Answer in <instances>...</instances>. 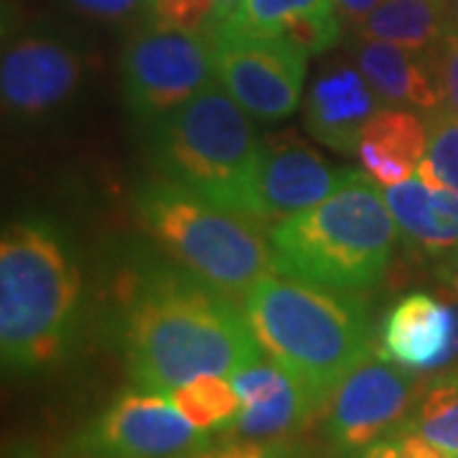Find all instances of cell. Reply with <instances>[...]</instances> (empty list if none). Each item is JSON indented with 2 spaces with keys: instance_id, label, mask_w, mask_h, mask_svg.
Segmentation results:
<instances>
[{
  "instance_id": "1",
  "label": "cell",
  "mask_w": 458,
  "mask_h": 458,
  "mask_svg": "<svg viewBox=\"0 0 458 458\" xmlns=\"http://www.w3.org/2000/svg\"><path fill=\"white\" fill-rule=\"evenodd\" d=\"M120 339L132 382L148 393L171 394L201 375L232 377L262 360L245 311L232 298L171 270L138 285Z\"/></svg>"
},
{
  "instance_id": "2",
  "label": "cell",
  "mask_w": 458,
  "mask_h": 458,
  "mask_svg": "<svg viewBox=\"0 0 458 458\" xmlns=\"http://www.w3.org/2000/svg\"><path fill=\"white\" fill-rule=\"evenodd\" d=\"M242 311L262 352L321 403L372 352L367 311L349 291L276 273L250 288Z\"/></svg>"
},
{
  "instance_id": "3",
  "label": "cell",
  "mask_w": 458,
  "mask_h": 458,
  "mask_svg": "<svg viewBox=\"0 0 458 458\" xmlns=\"http://www.w3.org/2000/svg\"><path fill=\"white\" fill-rule=\"evenodd\" d=\"M397 222L369 174H352L328 199L273 225L267 240L278 276L361 291L393 258Z\"/></svg>"
},
{
  "instance_id": "4",
  "label": "cell",
  "mask_w": 458,
  "mask_h": 458,
  "mask_svg": "<svg viewBox=\"0 0 458 458\" xmlns=\"http://www.w3.org/2000/svg\"><path fill=\"white\" fill-rule=\"evenodd\" d=\"M80 273L59 234L41 222L5 229L0 242V354L5 372H33L64 352Z\"/></svg>"
},
{
  "instance_id": "5",
  "label": "cell",
  "mask_w": 458,
  "mask_h": 458,
  "mask_svg": "<svg viewBox=\"0 0 458 458\" xmlns=\"http://www.w3.org/2000/svg\"><path fill=\"white\" fill-rule=\"evenodd\" d=\"M260 150L250 114L216 84L153 123L150 156L158 174L232 212L245 214Z\"/></svg>"
},
{
  "instance_id": "6",
  "label": "cell",
  "mask_w": 458,
  "mask_h": 458,
  "mask_svg": "<svg viewBox=\"0 0 458 458\" xmlns=\"http://www.w3.org/2000/svg\"><path fill=\"white\" fill-rule=\"evenodd\" d=\"M138 212L153 240L183 273L227 298L247 295L273 270L270 240L255 219L216 207L171 181L143 186Z\"/></svg>"
},
{
  "instance_id": "7",
  "label": "cell",
  "mask_w": 458,
  "mask_h": 458,
  "mask_svg": "<svg viewBox=\"0 0 458 458\" xmlns=\"http://www.w3.org/2000/svg\"><path fill=\"white\" fill-rule=\"evenodd\" d=\"M216 80L212 33L148 23L123 51V92L131 113L156 123Z\"/></svg>"
},
{
  "instance_id": "8",
  "label": "cell",
  "mask_w": 458,
  "mask_h": 458,
  "mask_svg": "<svg viewBox=\"0 0 458 458\" xmlns=\"http://www.w3.org/2000/svg\"><path fill=\"white\" fill-rule=\"evenodd\" d=\"M216 82L250 117L278 123L298 110L309 51L278 33H255L219 23L212 31Z\"/></svg>"
},
{
  "instance_id": "9",
  "label": "cell",
  "mask_w": 458,
  "mask_h": 458,
  "mask_svg": "<svg viewBox=\"0 0 458 458\" xmlns=\"http://www.w3.org/2000/svg\"><path fill=\"white\" fill-rule=\"evenodd\" d=\"M418 397L420 382L412 369L369 352L328 394L324 436L331 454L349 458L394 436L408 423Z\"/></svg>"
},
{
  "instance_id": "10",
  "label": "cell",
  "mask_w": 458,
  "mask_h": 458,
  "mask_svg": "<svg viewBox=\"0 0 458 458\" xmlns=\"http://www.w3.org/2000/svg\"><path fill=\"white\" fill-rule=\"evenodd\" d=\"M212 448L209 430L197 428L168 394L117 397L80 436V451L95 458H194Z\"/></svg>"
},
{
  "instance_id": "11",
  "label": "cell",
  "mask_w": 458,
  "mask_h": 458,
  "mask_svg": "<svg viewBox=\"0 0 458 458\" xmlns=\"http://www.w3.org/2000/svg\"><path fill=\"white\" fill-rule=\"evenodd\" d=\"M354 171H336L321 153L295 138L262 143L255 176L247 189L245 214L255 222H280L306 212L344 186Z\"/></svg>"
},
{
  "instance_id": "12",
  "label": "cell",
  "mask_w": 458,
  "mask_h": 458,
  "mask_svg": "<svg viewBox=\"0 0 458 458\" xmlns=\"http://www.w3.org/2000/svg\"><path fill=\"white\" fill-rule=\"evenodd\" d=\"M82 82L77 51L51 36H26L3 51V107L18 117H41L64 107Z\"/></svg>"
},
{
  "instance_id": "13",
  "label": "cell",
  "mask_w": 458,
  "mask_h": 458,
  "mask_svg": "<svg viewBox=\"0 0 458 458\" xmlns=\"http://www.w3.org/2000/svg\"><path fill=\"white\" fill-rule=\"evenodd\" d=\"M379 354L412 372H438L458 360V306L428 293L397 301L382 327Z\"/></svg>"
},
{
  "instance_id": "14",
  "label": "cell",
  "mask_w": 458,
  "mask_h": 458,
  "mask_svg": "<svg viewBox=\"0 0 458 458\" xmlns=\"http://www.w3.org/2000/svg\"><path fill=\"white\" fill-rule=\"evenodd\" d=\"M385 102L364 80L360 66L328 64L313 80L303 102L306 131L344 156H357L360 135Z\"/></svg>"
},
{
  "instance_id": "15",
  "label": "cell",
  "mask_w": 458,
  "mask_h": 458,
  "mask_svg": "<svg viewBox=\"0 0 458 458\" xmlns=\"http://www.w3.org/2000/svg\"><path fill=\"white\" fill-rule=\"evenodd\" d=\"M352 56L385 105L415 107L426 113H438L443 107L441 84L423 51L405 49L390 41L357 38Z\"/></svg>"
},
{
  "instance_id": "16",
  "label": "cell",
  "mask_w": 458,
  "mask_h": 458,
  "mask_svg": "<svg viewBox=\"0 0 458 458\" xmlns=\"http://www.w3.org/2000/svg\"><path fill=\"white\" fill-rule=\"evenodd\" d=\"M428 153V125L405 107H390L372 114L360 135L357 158L372 179L390 189L412 179Z\"/></svg>"
},
{
  "instance_id": "17",
  "label": "cell",
  "mask_w": 458,
  "mask_h": 458,
  "mask_svg": "<svg viewBox=\"0 0 458 458\" xmlns=\"http://www.w3.org/2000/svg\"><path fill=\"white\" fill-rule=\"evenodd\" d=\"M400 234L426 252H448L458 247V191L430 186L420 176L385 189Z\"/></svg>"
},
{
  "instance_id": "18",
  "label": "cell",
  "mask_w": 458,
  "mask_h": 458,
  "mask_svg": "<svg viewBox=\"0 0 458 458\" xmlns=\"http://www.w3.org/2000/svg\"><path fill=\"white\" fill-rule=\"evenodd\" d=\"M451 31V0H382L354 26L357 38L390 41L412 51L433 49Z\"/></svg>"
},
{
  "instance_id": "19",
  "label": "cell",
  "mask_w": 458,
  "mask_h": 458,
  "mask_svg": "<svg viewBox=\"0 0 458 458\" xmlns=\"http://www.w3.org/2000/svg\"><path fill=\"white\" fill-rule=\"evenodd\" d=\"M321 405L324 403L318 397H313L295 377H288V382L278 393H273L260 403L240 408L234 423L225 430V441L291 438Z\"/></svg>"
},
{
  "instance_id": "20",
  "label": "cell",
  "mask_w": 458,
  "mask_h": 458,
  "mask_svg": "<svg viewBox=\"0 0 458 458\" xmlns=\"http://www.w3.org/2000/svg\"><path fill=\"white\" fill-rule=\"evenodd\" d=\"M408 428L448 458H458V375H441L420 393Z\"/></svg>"
},
{
  "instance_id": "21",
  "label": "cell",
  "mask_w": 458,
  "mask_h": 458,
  "mask_svg": "<svg viewBox=\"0 0 458 458\" xmlns=\"http://www.w3.org/2000/svg\"><path fill=\"white\" fill-rule=\"evenodd\" d=\"M171 403L201 430H227L242 408L232 382L219 375H201L168 394Z\"/></svg>"
},
{
  "instance_id": "22",
  "label": "cell",
  "mask_w": 458,
  "mask_h": 458,
  "mask_svg": "<svg viewBox=\"0 0 458 458\" xmlns=\"http://www.w3.org/2000/svg\"><path fill=\"white\" fill-rule=\"evenodd\" d=\"M415 176L430 186H448L458 191V114L443 107L430 113L428 153Z\"/></svg>"
},
{
  "instance_id": "23",
  "label": "cell",
  "mask_w": 458,
  "mask_h": 458,
  "mask_svg": "<svg viewBox=\"0 0 458 458\" xmlns=\"http://www.w3.org/2000/svg\"><path fill=\"white\" fill-rule=\"evenodd\" d=\"M327 8H334V0H242L225 23L255 33H280L298 18Z\"/></svg>"
},
{
  "instance_id": "24",
  "label": "cell",
  "mask_w": 458,
  "mask_h": 458,
  "mask_svg": "<svg viewBox=\"0 0 458 458\" xmlns=\"http://www.w3.org/2000/svg\"><path fill=\"white\" fill-rule=\"evenodd\" d=\"M150 23L181 31L212 33L222 23L216 0H148Z\"/></svg>"
},
{
  "instance_id": "25",
  "label": "cell",
  "mask_w": 458,
  "mask_h": 458,
  "mask_svg": "<svg viewBox=\"0 0 458 458\" xmlns=\"http://www.w3.org/2000/svg\"><path fill=\"white\" fill-rule=\"evenodd\" d=\"M342 21L336 8H327L311 16H303L293 21L291 26H285L278 36H285L288 41H293L295 47H301L309 54H321V51L334 49L342 38Z\"/></svg>"
},
{
  "instance_id": "26",
  "label": "cell",
  "mask_w": 458,
  "mask_h": 458,
  "mask_svg": "<svg viewBox=\"0 0 458 458\" xmlns=\"http://www.w3.org/2000/svg\"><path fill=\"white\" fill-rule=\"evenodd\" d=\"M194 458H318L311 448L291 441H225L222 445H212L204 454Z\"/></svg>"
},
{
  "instance_id": "27",
  "label": "cell",
  "mask_w": 458,
  "mask_h": 458,
  "mask_svg": "<svg viewBox=\"0 0 458 458\" xmlns=\"http://www.w3.org/2000/svg\"><path fill=\"white\" fill-rule=\"evenodd\" d=\"M426 54L430 69L441 84L443 110L458 114V31L445 33Z\"/></svg>"
},
{
  "instance_id": "28",
  "label": "cell",
  "mask_w": 458,
  "mask_h": 458,
  "mask_svg": "<svg viewBox=\"0 0 458 458\" xmlns=\"http://www.w3.org/2000/svg\"><path fill=\"white\" fill-rule=\"evenodd\" d=\"M74 11L98 21H123L146 8L148 0H69Z\"/></svg>"
},
{
  "instance_id": "29",
  "label": "cell",
  "mask_w": 458,
  "mask_h": 458,
  "mask_svg": "<svg viewBox=\"0 0 458 458\" xmlns=\"http://www.w3.org/2000/svg\"><path fill=\"white\" fill-rule=\"evenodd\" d=\"M397 438V448H400V458H448L443 451H438L430 441H426L423 436L412 433L408 428H400L394 433Z\"/></svg>"
},
{
  "instance_id": "30",
  "label": "cell",
  "mask_w": 458,
  "mask_h": 458,
  "mask_svg": "<svg viewBox=\"0 0 458 458\" xmlns=\"http://www.w3.org/2000/svg\"><path fill=\"white\" fill-rule=\"evenodd\" d=\"M382 0H334V8L339 11L344 21L357 26L361 18H367Z\"/></svg>"
},
{
  "instance_id": "31",
  "label": "cell",
  "mask_w": 458,
  "mask_h": 458,
  "mask_svg": "<svg viewBox=\"0 0 458 458\" xmlns=\"http://www.w3.org/2000/svg\"><path fill=\"white\" fill-rule=\"evenodd\" d=\"M436 276L458 295V247L445 252V258H443V260L438 262V267H436Z\"/></svg>"
},
{
  "instance_id": "32",
  "label": "cell",
  "mask_w": 458,
  "mask_h": 458,
  "mask_svg": "<svg viewBox=\"0 0 458 458\" xmlns=\"http://www.w3.org/2000/svg\"><path fill=\"white\" fill-rule=\"evenodd\" d=\"M349 458H400V448H397V438L394 436H387L382 441L372 443L369 448H364L360 454Z\"/></svg>"
},
{
  "instance_id": "33",
  "label": "cell",
  "mask_w": 458,
  "mask_h": 458,
  "mask_svg": "<svg viewBox=\"0 0 458 458\" xmlns=\"http://www.w3.org/2000/svg\"><path fill=\"white\" fill-rule=\"evenodd\" d=\"M5 458H44L36 448L31 445H13V448H8L5 451Z\"/></svg>"
},
{
  "instance_id": "34",
  "label": "cell",
  "mask_w": 458,
  "mask_h": 458,
  "mask_svg": "<svg viewBox=\"0 0 458 458\" xmlns=\"http://www.w3.org/2000/svg\"><path fill=\"white\" fill-rule=\"evenodd\" d=\"M216 5H219V13H222V21H227L240 5H242V0H216Z\"/></svg>"
},
{
  "instance_id": "35",
  "label": "cell",
  "mask_w": 458,
  "mask_h": 458,
  "mask_svg": "<svg viewBox=\"0 0 458 458\" xmlns=\"http://www.w3.org/2000/svg\"><path fill=\"white\" fill-rule=\"evenodd\" d=\"M451 31H458V0H451Z\"/></svg>"
}]
</instances>
